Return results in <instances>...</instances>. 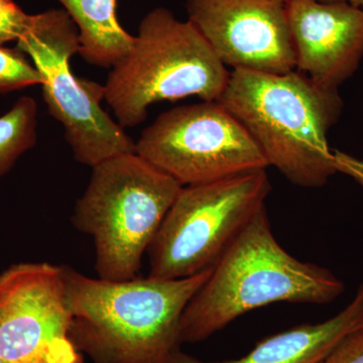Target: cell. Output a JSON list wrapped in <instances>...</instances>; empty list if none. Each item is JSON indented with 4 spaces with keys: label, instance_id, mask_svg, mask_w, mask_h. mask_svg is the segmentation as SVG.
Listing matches in <instances>:
<instances>
[{
    "label": "cell",
    "instance_id": "obj_1",
    "mask_svg": "<svg viewBox=\"0 0 363 363\" xmlns=\"http://www.w3.org/2000/svg\"><path fill=\"white\" fill-rule=\"evenodd\" d=\"M212 269L107 281L63 266L72 342L93 363H169L180 350L182 315Z\"/></svg>",
    "mask_w": 363,
    "mask_h": 363
},
{
    "label": "cell",
    "instance_id": "obj_2",
    "mask_svg": "<svg viewBox=\"0 0 363 363\" xmlns=\"http://www.w3.org/2000/svg\"><path fill=\"white\" fill-rule=\"evenodd\" d=\"M217 101L257 143L269 167L298 187L319 188L334 174L328 133L343 102L298 71L233 70Z\"/></svg>",
    "mask_w": 363,
    "mask_h": 363
},
{
    "label": "cell",
    "instance_id": "obj_3",
    "mask_svg": "<svg viewBox=\"0 0 363 363\" xmlns=\"http://www.w3.org/2000/svg\"><path fill=\"white\" fill-rule=\"evenodd\" d=\"M344 292L329 269L301 262L272 234L266 205L218 260L182 315L181 343H197L247 312L288 302L328 304Z\"/></svg>",
    "mask_w": 363,
    "mask_h": 363
},
{
    "label": "cell",
    "instance_id": "obj_4",
    "mask_svg": "<svg viewBox=\"0 0 363 363\" xmlns=\"http://www.w3.org/2000/svg\"><path fill=\"white\" fill-rule=\"evenodd\" d=\"M181 186L135 152L92 168L72 222L94 241L97 278L135 279Z\"/></svg>",
    "mask_w": 363,
    "mask_h": 363
},
{
    "label": "cell",
    "instance_id": "obj_5",
    "mask_svg": "<svg viewBox=\"0 0 363 363\" xmlns=\"http://www.w3.org/2000/svg\"><path fill=\"white\" fill-rule=\"evenodd\" d=\"M229 74L190 21L157 7L143 18L130 52L112 67L104 100L117 123L135 128L147 119L150 105L162 100L217 101Z\"/></svg>",
    "mask_w": 363,
    "mask_h": 363
},
{
    "label": "cell",
    "instance_id": "obj_6",
    "mask_svg": "<svg viewBox=\"0 0 363 363\" xmlns=\"http://www.w3.org/2000/svg\"><path fill=\"white\" fill-rule=\"evenodd\" d=\"M271 189L267 169L182 188L147 250L149 276L179 279L213 269Z\"/></svg>",
    "mask_w": 363,
    "mask_h": 363
},
{
    "label": "cell",
    "instance_id": "obj_7",
    "mask_svg": "<svg viewBox=\"0 0 363 363\" xmlns=\"http://www.w3.org/2000/svg\"><path fill=\"white\" fill-rule=\"evenodd\" d=\"M78 30L64 9L30 14L16 48L42 74L48 111L62 124L76 161L93 167L119 155L135 152V143L100 106L104 85L79 79L70 59L79 50Z\"/></svg>",
    "mask_w": 363,
    "mask_h": 363
},
{
    "label": "cell",
    "instance_id": "obj_8",
    "mask_svg": "<svg viewBox=\"0 0 363 363\" xmlns=\"http://www.w3.org/2000/svg\"><path fill=\"white\" fill-rule=\"evenodd\" d=\"M135 154L183 187L269 168L257 143L218 101L164 112L143 130Z\"/></svg>",
    "mask_w": 363,
    "mask_h": 363
},
{
    "label": "cell",
    "instance_id": "obj_9",
    "mask_svg": "<svg viewBox=\"0 0 363 363\" xmlns=\"http://www.w3.org/2000/svg\"><path fill=\"white\" fill-rule=\"evenodd\" d=\"M63 266L20 262L0 272L4 363H84L70 338Z\"/></svg>",
    "mask_w": 363,
    "mask_h": 363
},
{
    "label": "cell",
    "instance_id": "obj_10",
    "mask_svg": "<svg viewBox=\"0 0 363 363\" xmlns=\"http://www.w3.org/2000/svg\"><path fill=\"white\" fill-rule=\"evenodd\" d=\"M290 0H187L188 21L233 70H295Z\"/></svg>",
    "mask_w": 363,
    "mask_h": 363
},
{
    "label": "cell",
    "instance_id": "obj_11",
    "mask_svg": "<svg viewBox=\"0 0 363 363\" xmlns=\"http://www.w3.org/2000/svg\"><path fill=\"white\" fill-rule=\"evenodd\" d=\"M289 25L297 71L338 89L363 58V11L350 2L290 0Z\"/></svg>",
    "mask_w": 363,
    "mask_h": 363
},
{
    "label": "cell",
    "instance_id": "obj_12",
    "mask_svg": "<svg viewBox=\"0 0 363 363\" xmlns=\"http://www.w3.org/2000/svg\"><path fill=\"white\" fill-rule=\"evenodd\" d=\"M363 328V284L354 298L335 316L317 324H302L260 341L238 359L207 362L182 352L169 363H320L344 338Z\"/></svg>",
    "mask_w": 363,
    "mask_h": 363
},
{
    "label": "cell",
    "instance_id": "obj_13",
    "mask_svg": "<svg viewBox=\"0 0 363 363\" xmlns=\"http://www.w3.org/2000/svg\"><path fill=\"white\" fill-rule=\"evenodd\" d=\"M78 30V52L91 65L112 68L130 52L135 37L116 18V0H57Z\"/></svg>",
    "mask_w": 363,
    "mask_h": 363
},
{
    "label": "cell",
    "instance_id": "obj_14",
    "mask_svg": "<svg viewBox=\"0 0 363 363\" xmlns=\"http://www.w3.org/2000/svg\"><path fill=\"white\" fill-rule=\"evenodd\" d=\"M38 105L33 97L16 100L9 111L0 116V178L38 140Z\"/></svg>",
    "mask_w": 363,
    "mask_h": 363
},
{
    "label": "cell",
    "instance_id": "obj_15",
    "mask_svg": "<svg viewBox=\"0 0 363 363\" xmlns=\"http://www.w3.org/2000/svg\"><path fill=\"white\" fill-rule=\"evenodd\" d=\"M43 81L42 74L25 52L0 45V94L42 85Z\"/></svg>",
    "mask_w": 363,
    "mask_h": 363
},
{
    "label": "cell",
    "instance_id": "obj_16",
    "mask_svg": "<svg viewBox=\"0 0 363 363\" xmlns=\"http://www.w3.org/2000/svg\"><path fill=\"white\" fill-rule=\"evenodd\" d=\"M30 14L21 9L13 0H0V45L18 42L28 30Z\"/></svg>",
    "mask_w": 363,
    "mask_h": 363
},
{
    "label": "cell",
    "instance_id": "obj_17",
    "mask_svg": "<svg viewBox=\"0 0 363 363\" xmlns=\"http://www.w3.org/2000/svg\"><path fill=\"white\" fill-rule=\"evenodd\" d=\"M320 363H363V328L344 338Z\"/></svg>",
    "mask_w": 363,
    "mask_h": 363
},
{
    "label": "cell",
    "instance_id": "obj_18",
    "mask_svg": "<svg viewBox=\"0 0 363 363\" xmlns=\"http://www.w3.org/2000/svg\"><path fill=\"white\" fill-rule=\"evenodd\" d=\"M334 155V166L337 173L351 177L363 188V160L336 150Z\"/></svg>",
    "mask_w": 363,
    "mask_h": 363
},
{
    "label": "cell",
    "instance_id": "obj_19",
    "mask_svg": "<svg viewBox=\"0 0 363 363\" xmlns=\"http://www.w3.org/2000/svg\"><path fill=\"white\" fill-rule=\"evenodd\" d=\"M348 2L352 4L353 6L358 7V9L363 11V0H348Z\"/></svg>",
    "mask_w": 363,
    "mask_h": 363
},
{
    "label": "cell",
    "instance_id": "obj_20",
    "mask_svg": "<svg viewBox=\"0 0 363 363\" xmlns=\"http://www.w3.org/2000/svg\"><path fill=\"white\" fill-rule=\"evenodd\" d=\"M316 1L323 2V4H336V2H346L348 0H316Z\"/></svg>",
    "mask_w": 363,
    "mask_h": 363
},
{
    "label": "cell",
    "instance_id": "obj_21",
    "mask_svg": "<svg viewBox=\"0 0 363 363\" xmlns=\"http://www.w3.org/2000/svg\"><path fill=\"white\" fill-rule=\"evenodd\" d=\"M0 363H4L2 362L1 358H0Z\"/></svg>",
    "mask_w": 363,
    "mask_h": 363
}]
</instances>
